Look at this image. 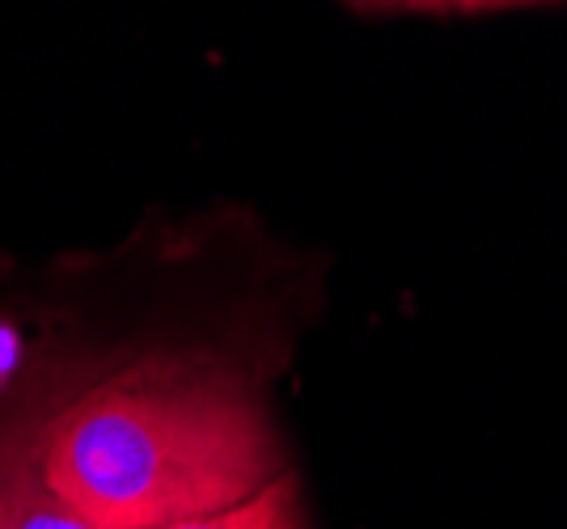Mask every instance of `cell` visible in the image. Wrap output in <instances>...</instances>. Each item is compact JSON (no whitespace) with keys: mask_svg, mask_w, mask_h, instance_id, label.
Returning <instances> with one entry per match:
<instances>
[{"mask_svg":"<svg viewBox=\"0 0 567 529\" xmlns=\"http://www.w3.org/2000/svg\"><path fill=\"white\" fill-rule=\"evenodd\" d=\"M496 4H534V0H462V9H496Z\"/></svg>","mask_w":567,"mask_h":529,"instance_id":"5","label":"cell"},{"mask_svg":"<svg viewBox=\"0 0 567 529\" xmlns=\"http://www.w3.org/2000/svg\"><path fill=\"white\" fill-rule=\"evenodd\" d=\"M34 470L94 529H157L259 496L284 449L255 385L216 356H144L69 398Z\"/></svg>","mask_w":567,"mask_h":529,"instance_id":"1","label":"cell"},{"mask_svg":"<svg viewBox=\"0 0 567 529\" xmlns=\"http://www.w3.org/2000/svg\"><path fill=\"white\" fill-rule=\"evenodd\" d=\"M157 529H306V521H301V505H297V483L292 475H280L241 505L187 517V521H169Z\"/></svg>","mask_w":567,"mask_h":529,"instance_id":"3","label":"cell"},{"mask_svg":"<svg viewBox=\"0 0 567 529\" xmlns=\"http://www.w3.org/2000/svg\"><path fill=\"white\" fill-rule=\"evenodd\" d=\"M352 4H364V9H450L462 0H352Z\"/></svg>","mask_w":567,"mask_h":529,"instance_id":"4","label":"cell"},{"mask_svg":"<svg viewBox=\"0 0 567 529\" xmlns=\"http://www.w3.org/2000/svg\"><path fill=\"white\" fill-rule=\"evenodd\" d=\"M0 529H94L85 517H76L64 500H55L34 457H9L0 461Z\"/></svg>","mask_w":567,"mask_h":529,"instance_id":"2","label":"cell"}]
</instances>
